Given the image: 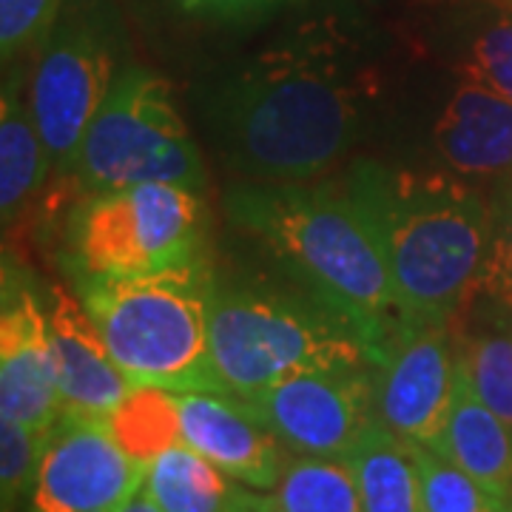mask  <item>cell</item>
I'll use <instances>...</instances> for the list:
<instances>
[{"label": "cell", "mask_w": 512, "mask_h": 512, "mask_svg": "<svg viewBox=\"0 0 512 512\" xmlns=\"http://www.w3.org/2000/svg\"><path fill=\"white\" fill-rule=\"evenodd\" d=\"M376 74L339 18H313L220 72L200 97L205 126L245 180L308 183L356 146Z\"/></svg>", "instance_id": "cell-1"}, {"label": "cell", "mask_w": 512, "mask_h": 512, "mask_svg": "<svg viewBox=\"0 0 512 512\" xmlns=\"http://www.w3.org/2000/svg\"><path fill=\"white\" fill-rule=\"evenodd\" d=\"M271 504L274 512H365L350 464L328 456H299L285 464Z\"/></svg>", "instance_id": "cell-21"}, {"label": "cell", "mask_w": 512, "mask_h": 512, "mask_svg": "<svg viewBox=\"0 0 512 512\" xmlns=\"http://www.w3.org/2000/svg\"><path fill=\"white\" fill-rule=\"evenodd\" d=\"M436 453L447 456L504 501L512 498V427L481 402L458 362L456 393Z\"/></svg>", "instance_id": "cell-16"}, {"label": "cell", "mask_w": 512, "mask_h": 512, "mask_svg": "<svg viewBox=\"0 0 512 512\" xmlns=\"http://www.w3.org/2000/svg\"><path fill=\"white\" fill-rule=\"evenodd\" d=\"M63 416L106 421L137 384L111 359L83 299L55 285L46 302Z\"/></svg>", "instance_id": "cell-14"}, {"label": "cell", "mask_w": 512, "mask_h": 512, "mask_svg": "<svg viewBox=\"0 0 512 512\" xmlns=\"http://www.w3.org/2000/svg\"><path fill=\"white\" fill-rule=\"evenodd\" d=\"M458 353L447 325H407L376 367V413L399 439L436 447L456 393Z\"/></svg>", "instance_id": "cell-11"}, {"label": "cell", "mask_w": 512, "mask_h": 512, "mask_svg": "<svg viewBox=\"0 0 512 512\" xmlns=\"http://www.w3.org/2000/svg\"><path fill=\"white\" fill-rule=\"evenodd\" d=\"M458 362L481 402L512 427V336H478L458 353Z\"/></svg>", "instance_id": "cell-25"}, {"label": "cell", "mask_w": 512, "mask_h": 512, "mask_svg": "<svg viewBox=\"0 0 512 512\" xmlns=\"http://www.w3.org/2000/svg\"><path fill=\"white\" fill-rule=\"evenodd\" d=\"M225 470L188 444H174L148 461L146 490L163 512H274L271 495L242 490Z\"/></svg>", "instance_id": "cell-17"}, {"label": "cell", "mask_w": 512, "mask_h": 512, "mask_svg": "<svg viewBox=\"0 0 512 512\" xmlns=\"http://www.w3.org/2000/svg\"><path fill=\"white\" fill-rule=\"evenodd\" d=\"M476 293L487 296L495 308L512 311V188H507L493 205L490 242Z\"/></svg>", "instance_id": "cell-27"}, {"label": "cell", "mask_w": 512, "mask_h": 512, "mask_svg": "<svg viewBox=\"0 0 512 512\" xmlns=\"http://www.w3.org/2000/svg\"><path fill=\"white\" fill-rule=\"evenodd\" d=\"M52 174L49 151L32 111V100L23 94V69L12 66L3 77L0 100V217L9 231L26 214L40 188Z\"/></svg>", "instance_id": "cell-18"}, {"label": "cell", "mask_w": 512, "mask_h": 512, "mask_svg": "<svg viewBox=\"0 0 512 512\" xmlns=\"http://www.w3.org/2000/svg\"><path fill=\"white\" fill-rule=\"evenodd\" d=\"M72 180L83 197L146 183L205 188L202 151L165 77L140 63L120 66L83 140Z\"/></svg>", "instance_id": "cell-7"}, {"label": "cell", "mask_w": 512, "mask_h": 512, "mask_svg": "<svg viewBox=\"0 0 512 512\" xmlns=\"http://www.w3.org/2000/svg\"><path fill=\"white\" fill-rule=\"evenodd\" d=\"M410 450L419 470L421 512H504V498L490 493L447 456L413 441Z\"/></svg>", "instance_id": "cell-23"}, {"label": "cell", "mask_w": 512, "mask_h": 512, "mask_svg": "<svg viewBox=\"0 0 512 512\" xmlns=\"http://www.w3.org/2000/svg\"><path fill=\"white\" fill-rule=\"evenodd\" d=\"M345 461L350 464L365 512H421V490L410 441L382 421L370 424Z\"/></svg>", "instance_id": "cell-20"}, {"label": "cell", "mask_w": 512, "mask_h": 512, "mask_svg": "<svg viewBox=\"0 0 512 512\" xmlns=\"http://www.w3.org/2000/svg\"><path fill=\"white\" fill-rule=\"evenodd\" d=\"M447 171L473 180H512V100L476 80H458L433 123Z\"/></svg>", "instance_id": "cell-15"}, {"label": "cell", "mask_w": 512, "mask_h": 512, "mask_svg": "<svg viewBox=\"0 0 512 512\" xmlns=\"http://www.w3.org/2000/svg\"><path fill=\"white\" fill-rule=\"evenodd\" d=\"M123 43L114 0H66L37 55L29 100L57 177L74 174L89 126L123 66Z\"/></svg>", "instance_id": "cell-8"}, {"label": "cell", "mask_w": 512, "mask_h": 512, "mask_svg": "<svg viewBox=\"0 0 512 512\" xmlns=\"http://www.w3.org/2000/svg\"><path fill=\"white\" fill-rule=\"evenodd\" d=\"M111 436L140 461H151L163 450L183 444L177 390L137 384L109 419Z\"/></svg>", "instance_id": "cell-22"}, {"label": "cell", "mask_w": 512, "mask_h": 512, "mask_svg": "<svg viewBox=\"0 0 512 512\" xmlns=\"http://www.w3.org/2000/svg\"><path fill=\"white\" fill-rule=\"evenodd\" d=\"M183 444L245 487L271 493L282 476L276 433L242 399L214 390H177Z\"/></svg>", "instance_id": "cell-13"}, {"label": "cell", "mask_w": 512, "mask_h": 512, "mask_svg": "<svg viewBox=\"0 0 512 512\" xmlns=\"http://www.w3.org/2000/svg\"><path fill=\"white\" fill-rule=\"evenodd\" d=\"M504 512H512V498L507 501V504H504Z\"/></svg>", "instance_id": "cell-30"}, {"label": "cell", "mask_w": 512, "mask_h": 512, "mask_svg": "<svg viewBox=\"0 0 512 512\" xmlns=\"http://www.w3.org/2000/svg\"><path fill=\"white\" fill-rule=\"evenodd\" d=\"M225 214L359 330L382 365L407 322L382 248L345 188L239 180L225 191Z\"/></svg>", "instance_id": "cell-2"}, {"label": "cell", "mask_w": 512, "mask_h": 512, "mask_svg": "<svg viewBox=\"0 0 512 512\" xmlns=\"http://www.w3.org/2000/svg\"><path fill=\"white\" fill-rule=\"evenodd\" d=\"M66 0H0V57L3 69L26 55H40Z\"/></svg>", "instance_id": "cell-26"}, {"label": "cell", "mask_w": 512, "mask_h": 512, "mask_svg": "<svg viewBox=\"0 0 512 512\" xmlns=\"http://www.w3.org/2000/svg\"><path fill=\"white\" fill-rule=\"evenodd\" d=\"M382 248L407 325H450L478 288L493 208L453 171L365 160L342 185Z\"/></svg>", "instance_id": "cell-3"}, {"label": "cell", "mask_w": 512, "mask_h": 512, "mask_svg": "<svg viewBox=\"0 0 512 512\" xmlns=\"http://www.w3.org/2000/svg\"><path fill=\"white\" fill-rule=\"evenodd\" d=\"M0 416L40 430H55L63 419L49 313L9 256L0 305Z\"/></svg>", "instance_id": "cell-12"}, {"label": "cell", "mask_w": 512, "mask_h": 512, "mask_svg": "<svg viewBox=\"0 0 512 512\" xmlns=\"http://www.w3.org/2000/svg\"><path fill=\"white\" fill-rule=\"evenodd\" d=\"M299 0H174V6L188 18L208 23H245L274 15Z\"/></svg>", "instance_id": "cell-28"}, {"label": "cell", "mask_w": 512, "mask_h": 512, "mask_svg": "<svg viewBox=\"0 0 512 512\" xmlns=\"http://www.w3.org/2000/svg\"><path fill=\"white\" fill-rule=\"evenodd\" d=\"M114 512H163L160 510V504L146 493V490H140V493H134L128 498L123 507H117Z\"/></svg>", "instance_id": "cell-29"}, {"label": "cell", "mask_w": 512, "mask_h": 512, "mask_svg": "<svg viewBox=\"0 0 512 512\" xmlns=\"http://www.w3.org/2000/svg\"><path fill=\"white\" fill-rule=\"evenodd\" d=\"M450 52L461 80H476L512 100V0H484L461 12L444 29V55Z\"/></svg>", "instance_id": "cell-19"}, {"label": "cell", "mask_w": 512, "mask_h": 512, "mask_svg": "<svg viewBox=\"0 0 512 512\" xmlns=\"http://www.w3.org/2000/svg\"><path fill=\"white\" fill-rule=\"evenodd\" d=\"M55 430H40L12 419H0V498L3 512H15L35 490L40 461Z\"/></svg>", "instance_id": "cell-24"}, {"label": "cell", "mask_w": 512, "mask_h": 512, "mask_svg": "<svg viewBox=\"0 0 512 512\" xmlns=\"http://www.w3.org/2000/svg\"><path fill=\"white\" fill-rule=\"evenodd\" d=\"M208 336L220 393L242 402L302 370L376 367L365 336L308 291L211 276Z\"/></svg>", "instance_id": "cell-4"}, {"label": "cell", "mask_w": 512, "mask_h": 512, "mask_svg": "<svg viewBox=\"0 0 512 512\" xmlns=\"http://www.w3.org/2000/svg\"><path fill=\"white\" fill-rule=\"evenodd\" d=\"M211 276L202 262L137 279H83L77 296L131 382L220 393L208 336Z\"/></svg>", "instance_id": "cell-5"}, {"label": "cell", "mask_w": 512, "mask_h": 512, "mask_svg": "<svg viewBox=\"0 0 512 512\" xmlns=\"http://www.w3.org/2000/svg\"><path fill=\"white\" fill-rule=\"evenodd\" d=\"M146 470L106 421L63 416L40 461L29 512H114L143 490Z\"/></svg>", "instance_id": "cell-10"}, {"label": "cell", "mask_w": 512, "mask_h": 512, "mask_svg": "<svg viewBox=\"0 0 512 512\" xmlns=\"http://www.w3.org/2000/svg\"><path fill=\"white\" fill-rule=\"evenodd\" d=\"M373 370L367 365L302 370L248 404L296 456L345 458L379 421Z\"/></svg>", "instance_id": "cell-9"}, {"label": "cell", "mask_w": 512, "mask_h": 512, "mask_svg": "<svg viewBox=\"0 0 512 512\" xmlns=\"http://www.w3.org/2000/svg\"><path fill=\"white\" fill-rule=\"evenodd\" d=\"M208 211L200 191L146 183L86 194L74 205L66 248L83 279H137L205 262Z\"/></svg>", "instance_id": "cell-6"}]
</instances>
